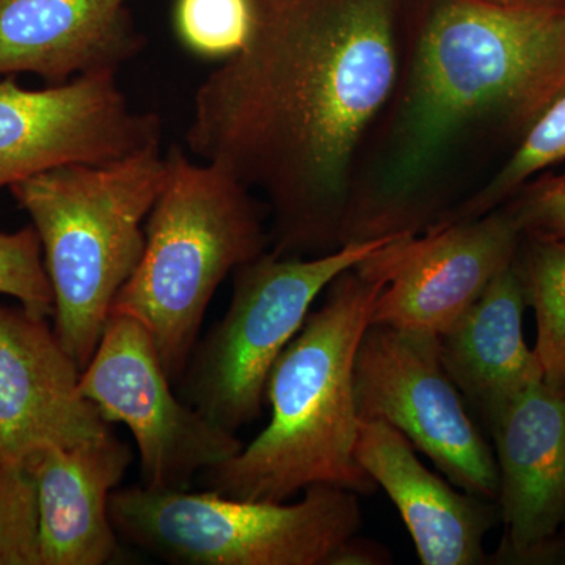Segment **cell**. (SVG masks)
I'll return each mask as SVG.
<instances>
[{"label": "cell", "mask_w": 565, "mask_h": 565, "mask_svg": "<svg viewBox=\"0 0 565 565\" xmlns=\"http://www.w3.org/2000/svg\"><path fill=\"white\" fill-rule=\"evenodd\" d=\"M239 52L193 96L189 151L266 195L274 252L344 245L351 162L394 87V0H252Z\"/></svg>", "instance_id": "cell-1"}, {"label": "cell", "mask_w": 565, "mask_h": 565, "mask_svg": "<svg viewBox=\"0 0 565 565\" xmlns=\"http://www.w3.org/2000/svg\"><path fill=\"white\" fill-rule=\"evenodd\" d=\"M565 95V11L451 2L419 40L384 182L356 204L355 241L418 233V191L468 122L503 115L533 125Z\"/></svg>", "instance_id": "cell-2"}, {"label": "cell", "mask_w": 565, "mask_h": 565, "mask_svg": "<svg viewBox=\"0 0 565 565\" xmlns=\"http://www.w3.org/2000/svg\"><path fill=\"white\" fill-rule=\"evenodd\" d=\"M381 291L355 267L330 282L326 302L270 370L269 424L232 459L203 471L204 490L267 503H285L311 486L364 497L377 490L355 459L353 364Z\"/></svg>", "instance_id": "cell-3"}, {"label": "cell", "mask_w": 565, "mask_h": 565, "mask_svg": "<svg viewBox=\"0 0 565 565\" xmlns=\"http://www.w3.org/2000/svg\"><path fill=\"white\" fill-rule=\"evenodd\" d=\"M166 178L161 145L102 166L58 167L10 185L43 248L54 330L81 370L145 248V222Z\"/></svg>", "instance_id": "cell-4"}, {"label": "cell", "mask_w": 565, "mask_h": 565, "mask_svg": "<svg viewBox=\"0 0 565 565\" xmlns=\"http://www.w3.org/2000/svg\"><path fill=\"white\" fill-rule=\"evenodd\" d=\"M266 245L250 191L226 170L193 161L173 145L145 222L143 255L111 315L129 316L148 330L167 374L178 382L218 286Z\"/></svg>", "instance_id": "cell-5"}, {"label": "cell", "mask_w": 565, "mask_h": 565, "mask_svg": "<svg viewBox=\"0 0 565 565\" xmlns=\"http://www.w3.org/2000/svg\"><path fill=\"white\" fill-rule=\"evenodd\" d=\"M110 519L122 541L174 565H330L362 526L359 494L333 486L292 504L125 487Z\"/></svg>", "instance_id": "cell-6"}, {"label": "cell", "mask_w": 565, "mask_h": 565, "mask_svg": "<svg viewBox=\"0 0 565 565\" xmlns=\"http://www.w3.org/2000/svg\"><path fill=\"white\" fill-rule=\"evenodd\" d=\"M403 234L411 233L352 241L308 259L264 252L237 267L228 311L196 341L178 381L182 399L228 433L255 423L266 403L270 370L302 329L319 294Z\"/></svg>", "instance_id": "cell-7"}, {"label": "cell", "mask_w": 565, "mask_h": 565, "mask_svg": "<svg viewBox=\"0 0 565 565\" xmlns=\"http://www.w3.org/2000/svg\"><path fill=\"white\" fill-rule=\"evenodd\" d=\"M353 393L360 422L388 424L452 486L498 501L497 460L446 373L438 337L370 323L353 364Z\"/></svg>", "instance_id": "cell-8"}, {"label": "cell", "mask_w": 565, "mask_h": 565, "mask_svg": "<svg viewBox=\"0 0 565 565\" xmlns=\"http://www.w3.org/2000/svg\"><path fill=\"white\" fill-rule=\"evenodd\" d=\"M172 382L148 330L115 313L81 377L82 392L103 418L131 433L141 484L189 490L196 475L232 459L244 445L177 396Z\"/></svg>", "instance_id": "cell-9"}, {"label": "cell", "mask_w": 565, "mask_h": 565, "mask_svg": "<svg viewBox=\"0 0 565 565\" xmlns=\"http://www.w3.org/2000/svg\"><path fill=\"white\" fill-rule=\"evenodd\" d=\"M117 71L24 88L0 79V189L58 167L102 166L161 145L162 121L134 109Z\"/></svg>", "instance_id": "cell-10"}, {"label": "cell", "mask_w": 565, "mask_h": 565, "mask_svg": "<svg viewBox=\"0 0 565 565\" xmlns=\"http://www.w3.org/2000/svg\"><path fill=\"white\" fill-rule=\"evenodd\" d=\"M522 234L509 210L396 237L355 266L382 285L371 323L441 337L514 263Z\"/></svg>", "instance_id": "cell-11"}, {"label": "cell", "mask_w": 565, "mask_h": 565, "mask_svg": "<svg viewBox=\"0 0 565 565\" xmlns=\"http://www.w3.org/2000/svg\"><path fill=\"white\" fill-rule=\"evenodd\" d=\"M500 475L498 564H539L565 531V379L544 377L484 423Z\"/></svg>", "instance_id": "cell-12"}, {"label": "cell", "mask_w": 565, "mask_h": 565, "mask_svg": "<svg viewBox=\"0 0 565 565\" xmlns=\"http://www.w3.org/2000/svg\"><path fill=\"white\" fill-rule=\"evenodd\" d=\"M82 370L46 318L0 303V459L24 465L44 448L110 433L85 396Z\"/></svg>", "instance_id": "cell-13"}, {"label": "cell", "mask_w": 565, "mask_h": 565, "mask_svg": "<svg viewBox=\"0 0 565 565\" xmlns=\"http://www.w3.org/2000/svg\"><path fill=\"white\" fill-rule=\"evenodd\" d=\"M356 462L396 505L423 565H484L487 533L501 520L497 501L457 492L424 467L403 434L360 422Z\"/></svg>", "instance_id": "cell-14"}, {"label": "cell", "mask_w": 565, "mask_h": 565, "mask_svg": "<svg viewBox=\"0 0 565 565\" xmlns=\"http://www.w3.org/2000/svg\"><path fill=\"white\" fill-rule=\"evenodd\" d=\"M128 0H0V77L47 85L117 71L143 50Z\"/></svg>", "instance_id": "cell-15"}, {"label": "cell", "mask_w": 565, "mask_h": 565, "mask_svg": "<svg viewBox=\"0 0 565 565\" xmlns=\"http://www.w3.org/2000/svg\"><path fill=\"white\" fill-rule=\"evenodd\" d=\"M132 462L111 434L71 448H44L24 463L33 479L41 565H104L118 552L110 498Z\"/></svg>", "instance_id": "cell-16"}, {"label": "cell", "mask_w": 565, "mask_h": 565, "mask_svg": "<svg viewBox=\"0 0 565 565\" xmlns=\"http://www.w3.org/2000/svg\"><path fill=\"white\" fill-rule=\"evenodd\" d=\"M525 288L515 259L497 275L459 321L438 337L446 373L486 423L498 407L544 377L523 340Z\"/></svg>", "instance_id": "cell-17"}, {"label": "cell", "mask_w": 565, "mask_h": 565, "mask_svg": "<svg viewBox=\"0 0 565 565\" xmlns=\"http://www.w3.org/2000/svg\"><path fill=\"white\" fill-rule=\"evenodd\" d=\"M515 266L537 321L535 356L546 377L565 379V241L530 237Z\"/></svg>", "instance_id": "cell-18"}, {"label": "cell", "mask_w": 565, "mask_h": 565, "mask_svg": "<svg viewBox=\"0 0 565 565\" xmlns=\"http://www.w3.org/2000/svg\"><path fill=\"white\" fill-rule=\"evenodd\" d=\"M565 159V95L553 103L530 126L525 139L516 148L514 156L493 178L492 182L471 199L463 211L455 218L441 223L470 221L481 217L503 202L516 188L530 180L533 174Z\"/></svg>", "instance_id": "cell-19"}, {"label": "cell", "mask_w": 565, "mask_h": 565, "mask_svg": "<svg viewBox=\"0 0 565 565\" xmlns=\"http://www.w3.org/2000/svg\"><path fill=\"white\" fill-rule=\"evenodd\" d=\"M252 0H177L174 29L185 50L203 58L239 52L250 36Z\"/></svg>", "instance_id": "cell-20"}, {"label": "cell", "mask_w": 565, "mask_h": 565, "mask_svg": "<svg viewBox=\"0 0 565 565\" xmlns=\"http://www.w3.org/2000/svg\"><path fill=\"white\" fill-rule=\"evenodd\" d=\"M0 565H41L33 479L24 465L0 459Z\"/></svg>", "instance_id": "cell-21"}, {"label": "cell", "mask_w": 565, "mask_h": 565, "mask_svg": "<svg viewBox=\"0 0 565 565\" xmlns=\"http://www.w3.org/2000/svg\"><path fill=\"white\" fill-rule=\"evenodd\" d=\"M0 296L13 297L29 313L54 318V292L32 225L0 232Z\"/></svg>", "instance_id": "cell-22"}, {"label": "cell", "mask_w": 565, "mask_h": 565, "mask_svg": "<svg viewBox=\"0 0 565 565\" xmlns=\"http://www.w3.org/2000/svg\"><path fill=\"white\" fill-rule=\"evenodd\" d=\"M512 211L527 237L565 241V178L535 185Z\"/></svg>", "instance_id": "cell-23"}, {"label": "cell", "mask_w": 565, "mask_h": 565, "mask_svg": "<svg viewBox=\"0 0 565 565\" xmlns=\"http://www.w3.org/2000/svg\"><path fill=\"white\" fill-rule=\"evenodd\" d=\"M392 563V553L384 545L367 539L353 537L332 557L330 565H385Z\"/></svg>", "instance_id": "cell-24"}]
</instances>
